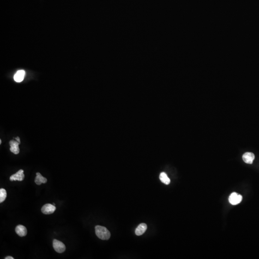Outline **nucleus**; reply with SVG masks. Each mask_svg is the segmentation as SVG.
I'll list each match as a JSON object with an SVG mask.
<instances>
[{
  "label": "nucleus",
  "mask_w": 259,
  "mask_h": 259,
  "mask_svg": "<svg viewBox=\"0 0 259 259\" xmlns=\"http://www.w3.org/2000/svg\"><path fill=\"white\" fill-rule=\"evenodd\" d=\"M53 247L57 252L61 253L64 252L65 249L66 247L62 242L59 241L58 240H54L53 241Z\"/></svg>",
  "instance_id": "nucleus-2"
},
{
  "label": "nucleus",
  "mask_w": 259,
  "mask_h": 259,
  "mask_svg": "<svg viewBox=\"0 0 259 259\" xmlns=\"http://www.w3.org/2000/svg\"><path fill=\"white\" fill-rule=\"evenodd\" d=\"M242 197L236 192H233L229 196V201L232 205H237L242 201Z\"/></svg>",
  "instance_id": "nucleus-3"
},
{
  "label": "nucleus",
  "mask_w": 259,
  "mask_h": 259,
  "mask_svg": "<svg viewBox=\"0 0 259 259\" xmlns=\"http://www.w3.org/2000/svg\"><path fill=\"white\" fill-rule=\"evenodd\" d=\"M25 76V71L24 70H19L15 74L13 78L15 81L19 83V82H21L24 80Z\"/></svg>",
  "instance_id": "nucleus-10"
},
{
  "label": "nucleus",
  "mask_w": 259,
  "mask_h": 259,
  "mask_svg": "<svg viewBox=\"0 0 259 259\" xmlns=\"http://www.w3.org/2000/svg\"><path fill=\"white\" fill-rule=\"evenodd\" d=\"M5 259H14V258L12 256H7L5 258Z\"/></svg>",
  "instance_id": "nucleus-14"
},
{
  "label": "nucleus",
  "mask_w": 259,
  "mask_h": 259,
  "mask_svg": "<svg viewBox=\"0 0 259 259\" xmlns=\"http://www.w3.org/2000/svg\"><path fill=\"white\" fill-rule=\"evenodd\" d=\"M16 140L17 141H18V142H19V143L20 144V138H19V137H16Z\"/></svg>",
  "instance_id": "nucleus-15"
},
{
  "label": "nucleus",
  "mask_w": 259,
  "mask_h": 259,
  "mask_svg": "<svg viewBox=\"0 0 259 259\" xmlns=\"http://www.w3.org/2000/svg\"><path fill=\"white\" fill-rule=\"evenodd\" d=\"M95 232L99 239L102 240H109L110 237V232L107 228L100 225H96Z\"/></svg>",
  "instance_id": "nucleus-1"
},
{
  "label": "nucleus",
  "mask_w": 259,
  "mask_h": 259,
  "mask_svg": "<svg viewBox=\"0 0 259 259\" xmlns=\"http://www.w3.org/2000/svg\"><path fill=\"white\" fill-rule=\"evenodd\" d=\"M159 179L161 182H163V183L166 185L169 184L170 183V179L168 178L165 173H161V174H160Z\"/></svg>",
  "instance_id": "nucleus-12"
},
{
  "label": "nucleus",
  "mask_w": 259,
  "mask_h": 259,
  "mask_svg": "<svg viewBox=\"0 0 259 259\" xmlns=\"http://www.w3.org/2000/svg\"><path fill=\"white\" fill-rule=\"evenodd\" d=\"M10 145V151L14 154L17 155L19 153V145L20 143L18 141L14 140H11L9 141Z\"/></svg>",
  "instance_id": "nucleus-6"
},
{
  "label": "nucleus",
  "mask_w": 259,
  "mask_h": 259,
  "mask_svg": "<svg viewBox=\"0 0 259 259\" xmlns=\"http://www.w3.org/2000/svg\"><path fill=\"white\" fill-rule=\"evenodd\" d=\"M1 140H0V144H1Z\"/></svg>",
  "instance_id": "nucleus-16"
},
{
  "label": "nucleus",
  "mask_w": 259,
  "mask_h": 259,
  "mask_svg": "<svg viewBox=\"0 0 259 259\" xmlns=\"http://www.w3.org/2000/svg\"><path fill=\"white\" fill-rule=\"evenodd\" d=\"M56 208L52 204H47L43 205L41 208V212L45 215H50L55 212Z\"/></svg>",
  "instance_id": "nucleus-4"
},
{
  "label": "nucleus",
  "mask_w": 259,
  "mask_h": 259,
  "mask_svg": "<svg viewBox=\"0 0 259 259\" xmlns=\"http://www.w3.org/2000/svg\"><path fill=\"white\" fill-rule=\"evenodd\" d=\"M53 204V205H55V204H54V203H53V204Z\"/></svg>",
  "instance_id": "nucleus-17"
},
{
  "label": "nucleus",
  "mask_w": 259,
  "mask_h": 259,
  "mask_svg": "<svg viewBox=\"0 0 259 259\" xmlns=\"http://www.w3.org/2000/svg\"><path fill=\"white\" fill-rule=\"evenodd\" d=\"M36 175L37 176L35 177V182L36 184L40 185L41 184V183H46L47 182V179L43 177L40 173H37Z\"/></svg>",
  "instance_id": "nucleus-11"
},
{
  "label": "nucleus",
  "mask_w": 259,
  "mask_h": 259,
  "mask_svg": "<svg viewBox=\"0 0 259 259\" xmlns=\"http://www.w3.org/2000/svg\"><path fill=\"white\" fill-rule=\"evenodd\" d=\"M7 192L5 189L1 188L0 189V203H1L6 199Z\"/></svg>",
  "instance_id": "nucleus-13"
},
{
  "label": "nucleus",
  "mask_w": 259,
  "mask_h": 259,
  "mask_svg": "<svg viewBox=\"0 0 259 259\" xmlns=\"http://www.w3.org/2000/svg\"><path fill=\"white\" fill-rule=\"evenodd\" d=\"M242 158L245 163L252 164L255 158V156L252 153H245L242 156Z\"/></svg>",
  "instance_id": "nucleus-7"
},
{
  "label": "nucleus",
  "mask_w": 259,
  "mask_h": 259,
  "mask_svg": "<svg viewBox=\"0 0 259 259\" xmlns=\"http://www.w3.org/2000/svg\"><path fill=\"white\" fill-rule=\"evenodd\" d=\"M16 234L20 237H23L26 236L27 234V229L25 226L23 225H18L16 227Z\"/></svg>",
  "instance_id": "nucleus-8"
},
{
  "label": "nucleus",
  "mask_w": 259,
  "mask_h": 259,
  "mask_svg": "<svg viewBox=\"0 0 259 259\" xmlns=\"http://www.w3.org/2000/svg\"><path fill=\"white\" fill-rule=\"evenodd\" d=\"M147 226L145 223H141L138 225L135 230V234L137 236H141L145 232Z\"/></svg>",
  "instance_id": "nucleus-9"
},
{
  "label": "nucleus",
  "mask_w": 259,
  "mask_h": 259,
  "mask_svg": "<svg viewBox=\"0 0 259 259\" xmlns=\"http://www.w3.org/2000/svg\"><path fill=\"white\" fill-rule=\"evenodd\" d=\"M25 177V175L24 174V170L22 169L19 170L18 172H17L16 174L12 175L10 177V180L11 181H22Z\"/></svg>",
  "instance_id": "nucleus-5"
}]
</instances>
